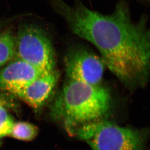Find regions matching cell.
<instances>
[{"label": "cell", "mask_w": 150, "mask_h": 150, "mask_svg": "<svg viewBox=\"0 0 150 150\" xmlns=\"http://www.w3.org/2000/svg\"><path fill=\"white\" fill-rule=\"evenodd\" d=\"M58 79L55 70L43 73L16 96L34 110H39L50 96Z\"/></svg>", "instance_id": "52a82bcc"}, {"label": "cell", "mask_w": 150, "mask_h": 150, "mask_svg": "<svg viewBox=\"0 0 150 150\" xmlns=\"http://www.w3.org/2000/svg\"><path fill=\"white\" fill-rule=\"evenodd\" d=\"M69 5L54 0L52 8L73 33L94 45L109 69L125 87H144L150 74V25L146 19L133 21L121 1L110 14L88 8L81 0Z\"/></svg>", "instance_id": "6da1fadb"}, {"label": "cell", "mask_w": 150, "mask_h": 150, "mask_svg": "<svg viewBox=\"0 0 150 150\" xmlns=\"http://www.w3.org/2000/svg\"><path fill=\"white\" fill-rule=\"evenodd\" d=\"M68 79L92 85H100L105 64L101 58L84 48H75L65 57Z\"/></svg>", "instance_id": "5b68a950"}, {"label": "cell", "mask_w": 150, "mask_h": 150, "mask_svg": "<svg viewBox=\"0 0 150 150\" xmlns=\"http://www.w3.org/2000/svg\"><path fill=\"white\" fill-rule=\"evenodd\" d=\"M38 133L39 129L34 124L19 121L14 122L10 136L18 140L29 142L34 139Z\"/></svg>", "instance_id": "ba28073f"}, {"label": "cell", "mask_w": 150, "mask_h": 150, "mask_svg": "<svg viewBox=\"0 0 150 150\" xmlns=\"http://www.w3.org/2000/svg\"><path fill=\"white\" fill-rule=\"evenodd\" d=\"M15 55V37L8 31L0 34V67Z\"/></svg>", "instance_id": "9c48e42d"}, {"label": "cell", "mask_w": 150, "mask_h": 150, "mask_svg": "<svg viewBox=\"0 0 150 150\" xmlns=\"http://www.w3.org/2000/svg\"><path fill=\"white\" fill-rule=\"evenodd\" d=\"M17 59L30 64L44 72L55 71V52L47 34L32 23L22 25L15 37Z\"/></svg>", "instance_id": "277c9868"}, {"label": "cell", "mask_w": 150, "mask_h": 150, "mask_svg": "<svg viewBox=\"0 0 150 150\" xmlns=\"http://www.w3.org/2000/svg\"><path fill=\"white\" fill-rule=\"evenodd\" d=\"M45 73L16 58L0 71V90L16 96Z\"/></svg>", "instance_id": "8992f818"}, {"label": "cell", "mask_w": 150, "mask_h": 150, "mask_svg": "<svg viewBox=\"0 0 150 150\" xmlns=\"http://www.w3.org/2000/svg\"><path fill=\"white\" fill-rule=\"evenodd\" d=\"M110 105L111 97L105 88L68 79L52 111L72 133L85 124L103 120Z\"/></svg>", "instance_id": "7a4b0ae2"}, {"label": "cell", "mask_w": 150, "mask_h": 150, "mask_svg": "<svg viewBox=\"0 0 150 150\" xmlns=\"http://www.w3.org/2000/svg\"><path fill=\"white\" fill-rule=\"evenodd\" d=\"M14 122L5 108L0 103V139L10 136Z\"/></svg>", "instance_id": "30bf717a"}, {"label": "cell", "mask_w": 150, "mask_h": 150, "mask_svg": "<svg viewBox=\"0 0 150 150\" xmlns=\"http://www.w3.org/2000/svg\"><path fill=\"white\" fill-rule=\"evenodd\" d=\"M76 134L92 150H146L150 139V126H122L101 120L82 126Z\"/></svg>", "instance_id": "3957f363"}]
</instances>
